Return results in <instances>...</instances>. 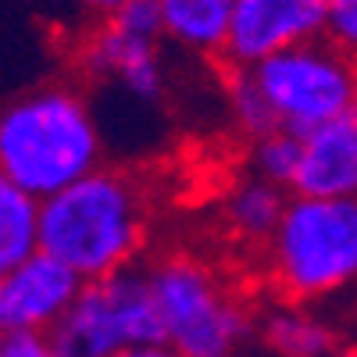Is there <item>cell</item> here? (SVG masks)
<instances>
[{
    "label": "cell",
    "instance_id": "obj_1",
    "mask_svg": "<svg viewBox=\"0 0 357 357\" xmlns=\"http://www.w3.org/2000/svg\"><path fill=\"white\" fill-rule=\"evenodd\" d=\"M151 240V193L122 168H93L36 200V250L61 261L79 282L136 268Z\"/></svg>",
    "mask_w": 357,
    "mask_h": 357
},
{
    "label": "cell",
    "instance_id": "obj_2",
    "mask_svg": "<svg viewBox=\"0 0 357 357\" xmlns=\"http://www.w3.org/2000/svg\"><path fill=\"white\" fill-rule=\"evenodd\" d=\"M104 165V136L75 86L47 82L0 107V175L47 200Z\"/></svg>",
    "mask_w": 357,
    "mask_h": 357
},
{
    "label": "cell",
    "instance_id": "obj_3",
    "mask_svg": "<svg viewBox=\"0 0 357 357\" xmlns=\"http://www.w3.org/2000/svg\"><path fill=\"white\" fill-rule=\"evenodd\" d=\"M268 272L289 304H321L354 286L357 275V200L286 197L264 240Z\"/></svg>",
    "mask_w": 357,
    "mask_h": 357
},
{
    "label": "cell",
    "instance_id": "obj_4",
    "mask_svg": "<svg viewBox=\"0 0 357 357\" xmlns=\"http://www.w3.org/2000/svg\"><path fill=\"white\" fill-rule=\"evenodd\" d=\"M161 318L165 347L175 357H236L254 333L247 304L193 250H168L143 268Z\"/></svg>",
    "mask_w": 357,
    "mask_h": 357
},
{
    "label": "cell",
    "instance_id": "obj_5",
    "mask_svg": "<svg viewBox=\"0 0 357 357\" xmlns=\"http://www.w3.org/2000/svg\"><path fill=\"white\" fill-rule=\"evenodd\" d=\"M243 72L282 132L304 136L340 114L357 111V75L350 54L321 36L268 54Z\"/></svg>",
    "mask_w": 357,
    "mask_h": 357
},
{
    "label": "cell",
    "instance_id": "obj_6",
    "mask_svg": "<svg viewBox=\"0 0 357 357\" xmlns=\"http://www.w3.org/2000/svg\"><path fill=\"white\" fill-rule=\"evenodd\" d=\"M47 336L61 357H111L129 347H165L161 318L139 264L82 282Z\"/></svg>",
    "mask_w": 357,
    "mask_h": 357
},
{
    "label": "cell",
    "instance_id": "obj_7",
    "mask_svg": "<svg viewBox=\"0 0 357 357\" xmlns=\"http://www.w3.org/2000/svg\"><path fill=\"white\" fill-rule=\"evenodd\" d=\"M321 11L325 0H232L222 57L232 68H250L268 54L318 40Z\"/></svg>",
    "mask_w": 357,
    "mask_h": 357
},
{
    "label": "cell",
    "instance_id": "obj_8",
    "mask_svg": "<svg viewBox=\"0 0 357 357\" xmlns=\"http://www.w3.org/2000/svg\"><path fill=\"white\" fill-rule=\"evenodd\" d=\"M79 279L61 261L33 250L0 275V336L50 333L79 293Z\"/></svg>",
    "mask_w": 357,
    "mask_h": 357
},
{
    "label": "cell",
    "instance_id": "obj_9",
    "mask_svg": "<svg viewBox=\"0 0 357 357\" xmlns=\"http://www.w3.org/2000/svg\"><path fill=\"white\" fill-rule=\"evenodd\" d=\"M296 172L289 197L354 200L357 193V111L296 136Z\"/></svg>",
    "mask_w": 357,
    "mask_h": 357
},
{
    "label": "cell",
    "instance_id": "obj_10",
    "mask_svg": "<svg viewBox=\"0 0 357 357\" xmlns=\"http://www.w3.org/2000/svg\"><path fill=\"white\" fill-rule=\"evenodd\" d=\"M79 68L97 82H118L139 104H158L165 97V65L158 43L136 40L111 22H100L82 40Z\"/></svg>",
    "mask_w": 357,
    "mask_h": 357
},
{
    "label": "cell",
    "instance_id": "obj_11",
    "mask_svg": "<svg viewBox=\"0 0 357 357\" xmlns=\"http://www.w3.org/2000/svg\"><path fill=\"white\" fill-rule=\"evenodd\" d=\"M161 40L200 57H222L232 0H158Z\"/></svg>",
    "mask_w": 357,
    "mask_h": 357
},
{
    "label": "cell",
    "instance_id": "obj_12",
    "mask_svg": "<svg viewBox=\"0 0 357 357\" xmlns=\"http://www.w3.org/2000/svg\"><path fill=\"white\" fill-rule=\"evenodd\" d=\"M261 340L279 357H336L340 333L307 304H279L261 318Z\"/></svg>",
    "mask_w": 357,
    "mask_h": 357
},
{
    "label": "cell",
    "instance_id": "obj_13",
    "mask_svg": "<svg viewBox=\"0 0 357 357\" xmlns=\"http://www.w3.org/2000/svg\"><path fill=\"white\" fill-rule=\"evenodd\" d=\"M282 207H286V193L279 186L247 175V178L229 186V193L222 200V222L232 236H240V240L264 243L268 236H272Z\"/></svg>",
    "mask_w": 357,
    "mask_h": 357
},
{
    "label": "cell",
    "instance_id": "obj_14",
    "mask_svg": "<svg viewBox=\"0 0 357 357\" xmlns=\"http://www.w3.org/2000/svg\"><path fill=\"white\" fill-rule=\"evenodd\" d=\"M36 250V200L0 175V275Z\"/></svg>",
    "mask_w": 357,
    "mask_h": 357
},
{
    "label": "cell",
    "instance_id": "obj_15",
    "mask_svg": "<svg viewBox=\"0 0 357 357\" xmlns=\"http://www.w3.org/2000/svg\"><path fill=\"white\" fill-rule=\"evenodd\" d=\"M296 151H301L296 136L282 132V129L268 132L261 139H250V175L289 193L293 172H296Z\"/></svg>",
    "mask_w": 357,
    "mask_h": 357
},
{
    "label": "cell",
    "instance_id": "obj_16",
    "mask_svg": "<svg viewBox=\"0 0 357 357\" xmlns=\"http://www.w3.org/2000/svg\"><path fill=\"white\" fill-rule=\"evenodd\" d=\"M225 100H229V114H232L236 129H240L247 139H261L268 132H275V118H272V111H268V104L261 100V93L254 89V82L243 68L229 72Z\"/></svg>",
    "mask_w": 357,
    "mask_h": 357
},
{
    "label": "cell",
    "instance_id": "obj_17",
    "mask_svg": "<svg viewBox=\"0 0 357 357\" xmlns=\"http://www.w3.org/2000/svg\"><path fill=\"white\" fill-rule=\"evenodd\" d=\"M104 22H111L114 29L136 36V40H151L161 43V15H158V0H129L114 15H107Z\"/></svg>",
    "mask_w": 357,
    "mask_h": 357
},
{
    "label": "cell",
    "instance_id": "obj_18",
    "mask_svg": "<svg viewBox=\"0 0 357 357\" xmlns=\"http://www.w3.org/2000/svg\"><path fill=\"white\" fill-rule=\"evenodd\" d=\"M321 40L340 50H354L357 43V0H325L321 11Z\"/></svg>",
    "mask_w": 357,
    "mask_h": 357
},
{
    "label": "cell",
    "instance_id": "obj_19",
    "mask_svg": "<svg viewBox=\"0 0 357 357\" xmlns=\"http://www.w3.org/2000/svg\"><path fill=\"white\" fill-rule=\"evenodd\" d=\"M0 357H61L54 350L50 336L43 333H11L0 336Z\"/></svg>",
    "mask_w": 357,
    "mask_h": 357
},
{
    "label": "cell",
    "instance_id": "obj_20",
    "mask_svg": "<svg viewBox=\"0 0 357 357\" xmlns=\"http://www.w3.org/2000/svg\"><path fill=\"white\" fill-rule=\"evenodd\" d=\"M79 4H82L86 11H93V15L107 18V15H114L122 4H129V0H79Z\"/></svg>",
    "mask_w": 357,
    "mask_h": 357
},
{
    "label": "cell",
    "instance_id": "obj_21",
    "mask_svg": "<svg viewBox=\"0 0 357 357\" xmlns=\"http://www.w3.org/2000/svg\"><path fill=\"white\" fill-rule=\"evenodd\" d=\"M111 357H175L168 347H129V350H118Z\"/></svg>",
    "mask_w": 357,
    "mask_h": 357
},
{
    "label": "cell",
    "instance_id": "obj_22",
    "mask_svg": "<svg viewBox=\"0 0 357 357\" xmlns=\"http://www.w3.org/2000/svg\"><path fill=\"white\" fill-rule=\"evenodd\" d=\"M336 357H357V354H354V350H340Z\"/></svg>",
    "mask_w": 357,
    "mask_h": 357
}]
</instances>
